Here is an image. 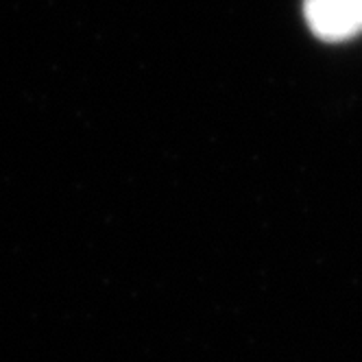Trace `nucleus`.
I'll return each mask as SVG.
<instances>
[{"label":"nucleus","mask_w":362,"mask_h":362,"mask_svg":"<svg viewBox=\"0 0 362 362\" xmlns=\"http://www.w3.org/2000/svg\"><path fill=\"white\" fill-rule=\"evenodd\" d=\"M303 11L319 40L343 42L362 33V0H305Z\"/></svg>","instance_id":"1"}]
</instances>
